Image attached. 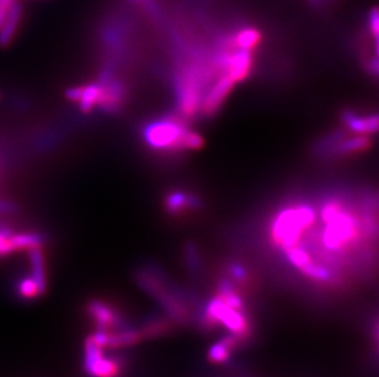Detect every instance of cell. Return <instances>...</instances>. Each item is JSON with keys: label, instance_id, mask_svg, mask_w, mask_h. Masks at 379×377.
<instances>
[{"label": "cell", "instance_id": "cell-1", "mask_svg": "<svg viewBox=\"0 0 379 377\" xmlns=\"http://www.w3.org/2000/svg\"><path fill=\"white\" fill-rule=\"evenodd\" d=\"M321 221L326 228L321 232V244L332 252L346 250L360 237V221L345 209L338 198H330L321 209Z\"/></svg>", "mask_w": 379, "mask_h": 377}, {"label": "cell", "instance_id": "cell-2", "mask_svg": "<svg viewBox=\"0 0 379 377\" xmlns=\"http://www.w3.org/2000/svg\"><path fill=\"white\" fill-rule=\"evenodd\" d=\"M315 220V211L308 205L282 209L271 223V239L274 244L284 250L297 245Z\"/></svg>", "mask_w": 379, "mask_h": 377}, {"label": "cell", "instance_id": "cell-3", "mask_svg": "<svg viewBox=\"0 0 379 377\" xmlns=\"http://www.w3.org/2000/svg\"><path fill=\"white\" fill-rule=\"evenodd\" d=\"M201 326L206 331H211L217 326H223L241 344L248 341L252 336V325L247 311L230 308L217 296L206 304L201 315Z\"/></svg>", "mask_w": 379, "mask_h": 377}, {"label": "cell", "instance_id": "cell-4", "mask_svg": "<svg viewBox=\"0 0 379 377\" xmlns=\"http://www.w3.org/2000/svg\"><path fill=\"white\" fill-rule=\"evenodd\" d=\"M210 75V70L199 66H188L182 70L177 80L178 88V105L180 111L186 118H192L201 108V88L206 79Z\"/></svg>", "mask_w": 379, "mask_h": 377}, {"label": "cell", "instance_id": "cell-5", "mask_svg": "<svg viewBox=\"0 0 379 377\" xmlns=\"http://www.w3.org/2000/svg\"><path fill=\"white\" fill-rule=\"evenodd\" d=\"M184 129L182 120L162 119L149 124L144 129V139L151 148L175 152V144Z\"/></svg>", "mask_w": 379, "mask_h": 377}, {"label": "cell", "instance_id": "cell-6", "mask_svg": "<svg viewBox=\"0 0 379 377\" xmlns=\"http://www.w3.org/2000/svg\"><path fill=\"white\" fill-rule=\"evenodd\" d=\"M101 86L99 99H97V107L99 109L114 114L123 107L124 99H125V88L124 85L119 80L116 79H108L105 81H99Z\"/></svg>", "mask_w": 379, "mask_h": 377}, {"label": "cell", "instance_id": "cell-7", "mask_svg": "<svg viewBox=\"0 0 379 377\" xmlns=\"http://www.w3.org/2000/svg\"><path fill=\"white\" fill-rule=\"evenodd\" d=\"M234 82L230 76L223 74V75L216 81L215 85L212 86L209 93L206 94L204 102L201 103V112L204 116H215L219 109L221 108L222 103L225 99H228V94L234 88Z\"/></svg>", "mask_w": 379, "mask_h": 377}, {"label": "cell", "instance_id": "cell-8", "mask_svg": "<svg viewBox=\"0 0 379 377\" xmlns=\"http://www.w3.org/2000/svg\"><path fill=\"white\" fill-rule=\"evenodd\" d=\"M99 91H101V86L99 82H96L90 85L68 88L65 91V97L71 102L77 103L82 113H90L97 105Z\"/></svg>", "mask_w": 379, "mask_h": 377}, {"label": "cell", "instance_id": "cell-9", "mask_svg": "<svg viewBox=\"0 0 379 377\" xmlns=\"http://www.w3.org/2000/svg\"><path fill=\"white\" fill-rule=\"evenodd\" d=\"M341 135L343 133L335 135L330 140V144L327 145L328 151L330 152L334 156H350V155L366 151L371 147V140L366 135L355 136V138L346 139L339 142V139H340Z\"/></svg>", "mask_w": 379, "mask_h": 377}, {"label": "cell", "instance_id": "cell-10", "mask_svg": "<svg viewBox=\"0 0 379 377\" xmlns=\"http://www.w3.org/2000/svg\"><path fill=\"white\" fill-rule=\"evenodd\" d=\"M24 14V6L20 1H14L10 10L6 15L5 20L0 25V47L6 48L10 46L16 32H18L19 25L21 23Z\"/></svg>", "mask_w": 379, "mask_h": 377}, {"label": "cell", "instance_id": "cell-11", "mask_svg": "<svg viewBox=\"0 0 379 377\" xmlns=\"http://www.w3.org/2000/svg\"><path fill=\"white\" fill-rule=\"evenodd\" d=\"M200 206H201L200 198L189 192H171L164 200V207L171 215H180L188 209H198Z\"/></svg>", "mask_w": 379, "mask_h": 377}, {"label": "cell", "instance_id": "cell-12", "mask_svg": "<svg viewBox=\"0 0 379 377\" xmlns=\"http://www.w3.org/2000/svg\"><path fill=\"white\" fill-rule=\"evenodd\" d=\"M343 122L347 128L355 133L369 135L378 131V116H358L354 112H345Z\"/></svg>", "mask_w": 379, "mask_h": 377}, {"label": "cell", "instance_id": "cell-13", "mask_svg": "<svg viewBox=\"0 0 379 377\" xmlns=\"http://www.w3.org/2000/svg\"><path fill=\"white\" fill-rule=\"evenodd\" d=\"M241 346L236 337L228 335L221 338L219 342L214 343L208 352V359L212 364H223L231 358L234 349Z\"/></svg>", "mask_w": 379, "mask_h": 377}, {"label": "cell", "instance_id": "cell-14", "mask_svg": "<svg viewBox=\"0 0 379 377\" xmlns=\"http://www.w3.org/2000/svg\"><path fill=\"white\" fill-rule=\"evenodd\" d=\"M43 237L40 233L24 232L18 234H12L9 242L12 245V251H20V250L35 249L41 248L43 245Z\"/></svg>", "mask_w": 379, "mask_h": 377}, {"label": "cell", "instance_id": "cell-15", "mask_svg": "<svg viewBox=\"0 0 379 377\" xmlns=\"http://www.w3.org/2000/svg\"><path fill=\"white\" fill-rule=\"evenodd\" d=\"M172 321L164 317H152L146 322L140 332L143 338H158L171 332Z\"/></svg>", "mask_w": 379, "mask_h": 377}, {"label": "cell", "instance_id": "cell-16", "mask_svg": "<svg viewBox=\"0 0 379 377\" xmlns=\"http://www.w3.org/2000/svg\"><path fill=\"white\" fill-rule=\"evenodd\" d=\"M260 40H262V35L257 29L245 27V29H241L239 34L234 36V43L239 47V49L252 51L253 48L258 46Z\"/></svg>", "mask_w": 379, "mask_h": 377}, {"label": "cell", "instance_id": "cell-17", "mask_svg": "<svg viewBox=\"0 0 379 377\" xmlns=\"http://www.w3.org/2000/svg\"><path fill=\"white\" fill-rule=\"evenodd\" d=\"M299 271L304 273L306 277L313 279L315 282L327 283L332 279V273L330 272V270L323 266L321 263H318V262L313 261V260L309 262L308 265H306L304 268H301Z\"/></svg>", "mask_w": 379, "mask_h": 377}, {"label": "cell", "instance_id": "cell-18", "mask_svg": "<svg viewBox=\"0 0 379 377\" xmlns=\"http://www.w3.org/2000/svg\"><path fill=\"white\" fill-rule=\"evenodd\" d=\"M285 252L287 260L290 261L292 266L296 267L298 270L304 268L306 265H308L309 262L313 260L307 250L297 246V245L292 246L290 249H286Z\"/></svg>", "mask_w": 379, "mask_h": 377}, {"label": "cell", "instance_id": "cell-19", "mask_svg": "<svg viewBox=\"0 0 379 377\" xmlns=\"http://www.w3.org/2000/svg\"><path fill=\"white\" fill-rule=\"evenodd\" d=\"M232 282L239 285H247L249 282V274L245 266L241 263H231L228 266V277Z\"/></svg>", "mask_w": 379, "mask_h": 377}, {"label": "cell", "instance_id": "cell-20", "mask_svg": "<svg viewBox=\"0 0 379 377\" xmlns=\"http://www.w3.org/2000/svg\"><path fill=\"white\" fill-rule=\"evenodd\" d=\"M186 255H187L188 266L193 268V271L198 270L199 257L198 254H197V249H195V246H194V245H188Z\"/></svg>", "mask_w": 379, "mask_h": 377}, {"label": "cell", "instance_id": "cell-21", "mask_svg": "<svg viewBox=\"0 0 379 377\" xmlns=\"http://www.w3.org/2000/svg\"><path fill=\"white\" fill-rule=\"evenodd\" d=\"M369 29H371L372 34H374V40L378 41L379 16L377 8L372 9V12L369 14Z\"/></svg>", "mask_w": 379, "mask_h": 377}, {"label": "cell", "instance_id": "cell-22", "mask_svg": "<svg viewBox=\"0 0 379 377\" xmlns=\"http://www.w3.org/2000/svg\"><path fill=\"white\" fill-rule=\"evenodd\" d=\"M12 248L9 238L0 233V256H8L12 254Z\"/></svg>", "mask_w": 379, "mask_h": 377}, {"label": "cell", "instance_id": "cell-23", "mask_svg": "<svg viewBox=\"0 0 379 377\" xmlns=\"http://www.w3.org/2000/svg\"><path fill=\"white\" fill-rule=\"evenodd\" d=\"M15 0H0V25L5 20L8 12L10 10Z\"/></svg>", "mask_w": 379, "mask_h": 377}, {"label": "cell", "instance_id": "cell-24", "mask_svg": "<svg viewBox=\"0 0 379 377\" xmlns=\"http://www.w3.org/2000/svg\"><path fill=\"white\" fill-rule=\"evenodd\" d=\"M16 206L14 203L5 201V200H1L0 198V213H4V215H9V213H15L16 212Z\"/></svg>", "mask_w": 379, "mask_h": 377}, {"label": "cell", "instance_id": "cell-25", "mask_svg": "<svg viewBox=\"0 0 379 377\" xmlns=\"http://www.w3.org/2000/svg\"><path fill=\"white\" fill-rule=\"evenodd\" d=\"M130 1H139V0H130Z\"/></svg>", "mask_w": 379, "mask_h": 377}]
</instances>
